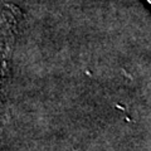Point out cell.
<instances>
[{"label": "cell", "instance_id": "obj_2", "mask_svg": "<svg viewBox=\"0 0 151 151\" xmlns=\"http://www.w3.org/2000/svg\"><path fill=\"white\" fill-rule=\"evenodd\" d=\"M145 1L147 3V4H151V0H145Z\"/></svg>", "mask_w": 151, "mask_h": 151}, {"label": "cell", "instance_id": "obj_1", "mask_svg": "<svg viewBox=\"0 0 151 151\" xmlns=\"http://www.w3.org/2000/svg\"><path fill=\"white\" fill-rule=\"evenodd\" d=\"M19 24V10L13 5H6L0 10V106L3 92L9 73V64Z\"/></svg>", "mask_w": 151, "mask_h": 151}]
</instances>
